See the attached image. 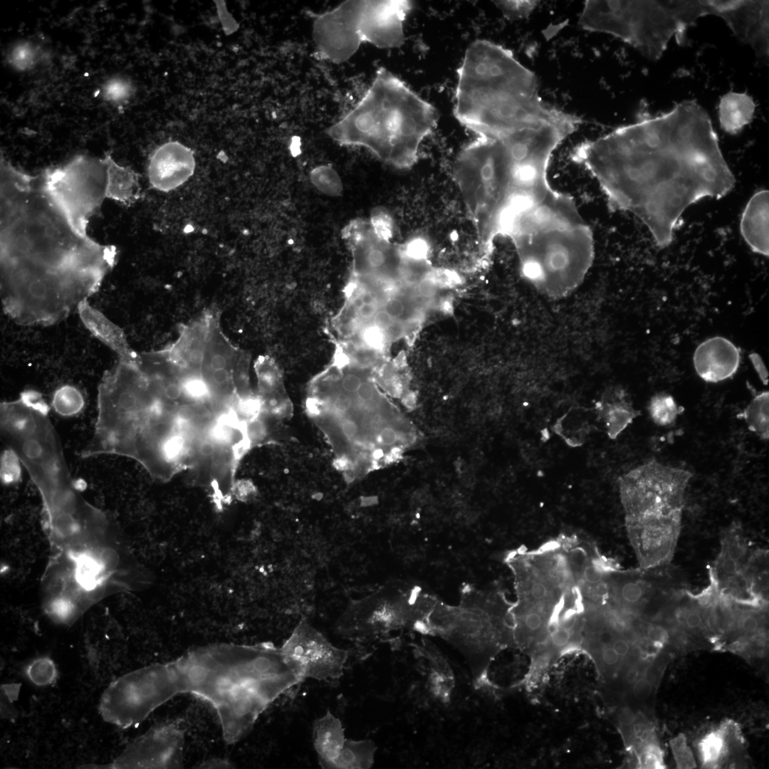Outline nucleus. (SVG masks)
Returning a JSON list of instances; mask_svg holds the SVG:
<instances>
[{"mask_svg":"<svg viewBox=\"0 0 769 769\" xmlns=\"http://www.w3.org/2000/svg\"><path fill=\"white\" fill-rule=\"evenodd\" d=\"M573 162L597 181L610 208L629 212L659 248L673 241L684 211L704 198L720 199L735 177L706 110L695 100L636 120L577 145Z\"/></svg>","mask_w":769,"mask_h":769,"instance_id":"f257e3e1","label":"nucleus"},{"mask_svg":"<svg viewBox=\"0 0 769 769\" xmlns=\"http://www.w3.org/2000/svg\"><path fill=\"white\" fill-rule=\"evenodd\" d=\"M150 671L162 705L183 693L201 698L216 711L229 744L250 731L280 691V661L267 643L208 645Z\"/></svg>","mask_w":769,"mask_h":769,"instance_id":"f03ea898","label":"nucleus"},{"mask_svg":"<svg viewBox=\"0 0 769 769\" xmlns=\"http://www.w3.org/2000/svg\"><path fill=\"white\" fill-rule=\"evenodd\" d=\"M116 260L115 246L95 239L1 252L3 310L19 325H55L99 290Z\"/></svg>","mask_w":769,"mask_h":769,"instance_id":"7ed1b4c3","label":"nucleus"},{"mask_svg":"<svg viewBox=\"0 0 769 769\" xmlns=\"http://www.w3.org/2000/svg\"><path fill=\"white\" fill-rule=\"evenodd\" d=\"M457 75L454 115L478 136L501 137L571 115L544 100L534 73L493 42L471 43Z\"/></svg>","mask_w":769,"mask_h":769,"instance_id":"20e7f679","label":"nucleus"},{"mask_svg":"<svg viewBox=\"0 0 769 769\" xmlns=\"http://www.w3.org/2000/svg\"><path fill=\"white\" fill-rule=\"evenodd\" d=\"M508 236L516 249L523 276L549 298L572 293L593 263L592 231L573 199L558 191L519 219Z\"/></svg>","mask_w":769,"mask_h":769,"instance_id":"39448f33","label":"nucleus"},{"mask_svg":"<svg viewBox=\"0 0 769 769\" xmlns=\"http://www.w3.org/2000/svg\"><path fill=\"white\" fill-rule=\"evenodd\" d=\"M437 119L431 104L380 68L361 100L328 134L340 144L365 147L392 165L408 167Z\"/></svg>","mask_w":769,"mask_h":769,"instance_id":"423d86ee","label":"nucleus"},{"mask_svg":"<svg viewBox=\"0 0 769 769\" xmlns=\"http://www.w3.org/2000/svg\"><path fill=\"white\" fill-rule=\"evenodd\" d=\"M693 473L650 459L618 479L630 543L643 570L673 558Z\"/></svg>","mask_w":769,"mask_h":769,"instance_id":"0eeeda50","label":"nucleus"},{"mask_svg":"<svg viewBox=\"0 0 769 769\" xmlns=\"http://www.w3.org/2000/svg\"><path fill=\"white\" fill-rule=\"evenodd\" d=\"M454 174L480 241L487 247L533 205L520 183V163L502 138L478 136L459 154Z\"/></svg>","mask_w":769,"mask_h":769,"instance_id":"6e6552de","label":"nucleus"},{"mask_svg":"<svg viewBox=\"0 0 769 769\" xmlns=\"http://www.w3.org/2000/svg\"><path fill=\"white\" fill-rule=\"evenodd\" d=\"M708 15L704 1H585L578 24L609 34L646 58L659 60L669 41L685 42L687 30Z\"/></svg>","mask_w":769,"mask_h":769,"instance_id":"1a4fd4ad","label":"nucleus"},{"mask_svg":"<svg viewBox=\"0 0 769 769\" xmlns=\"http://www.w3.org/2000/svg\"><path fill=\"white\" fill-rule=\"evenodd\" d=\"M15 451L38 488L50 525L88 522L96 509L73 488L55 431H38L23 437Z\"/></svg>","mask_w":769,"mask_h":769,"instance_id":"9d476101","label":"nucleus"},{"mask_svg":"<svg viewBox=\"0 0 769 769\" xmlns=\"http://www.w3.org/2000/svg\"><path fill=\"white\" fill-rule=\"evenodd\" d=\"M38 174L51 200L77 229L88 232L90 217L106 199L104 158L77 155Z\"/></svg>","mask_w":769,"mask_h":769,"instance_id":"9b49d317","label":"nucleus"},{"mask_svg":"<svg viewBox=\"0 0 769 769\" xmlns=\"http://www.w3.org/2000/svg\"><path fill=\"white\" fill-rule=\"evenodd\" d=\"M490 599L468 600L459 607L434 605L424 621L425 631L443 637L464 655L475 681L483 680L494 633Z\"/></svg>","mask_w":769,"mask_h":769,"instance_id":"f8f14e48","label":"nucleus"},{"mask_svg":"<svg viewBox=\"0 0 769 769\" xmlns=\"http://www.w3.org/2000/svg\"><path fill=\"white\" fill-rule=\"evenodd\" d=\"M401 595H374L352 601L338 617L335 628L351 639L370 638L413 625L424 618L416 606Z\"/></svg>","mask_w":769,"mask_h":769,"instance_id":"ddd939ff","label":"nucleus"},{"mask_svg":"<svg viewBox=\"0 0 769 769\" xmlns=\"http://www.w3.org/2000/svg\"><path fill=\"white\" fill-rule=\"evenodd\" d=\"M281 647L303 679L331 681L343 674L347 652L333 645L305 619Z\"/></svg>","mask_w":769,"mask_h":769,"instance_id":"4468645a","label":"nucleus"},{"mask_svg":"<svg viewBox=\"0 0 769 769\" xmlns=\"http://www.w3.org/2000/svg\"><path fill=\"white\" fill-rule=\"evenodd\" d=\"M184 730L180 721L150 728L130 743L107 768H174L182 763Z\"/></svg>","mask_w":769,"mask_h":769,"instance_id":"2eb2a0df","label":"nucleus"},{"mask_svg":"<svg viewBox=\"0 0 769 769\" xmlns=\"http://www.w3.org/2000/svg\"><path fill=\"white\" fill-rule=\"evenodd\" d=\"M362 1H344L314 18L312 37L320 57L340 63L356 53L362 43L359 29Z\"/></svg>","mask_w":769,"mask_h":769,"instance_id":"dca6fc26","label":"nucleus"},{"mask_svg":"<svg viewBox=\"0 0 769 769\" xmlns=\"http://www.w3.org/2000/svg\"><path fill=\"white\" fill-rule=\"evenodd\" d=\"M708 15L721 18L742 43L755 56L768 60L769 55V1L706 0Z\"/></svg>","mask_w":769,"mask_h":769,"instance_id":"f3484780","label":"nucleus"},{"mask_svg":"<svg viewBox=\"0 0 769 769\" xmlns=\"http://www.w3.org/2000/svg\"><path fill=\"white\" fill-rule=\"evenodd\" d=\"M720 545L714 563L708 566L709 579L721 592L741 595L747 589L746 572L753 550H750L743 528L738 523H733L722 530Z\"/></svg>","mask_w":769,"mask_h":769,"instance_id":"a211bd4d","label":"nucleus"},{"mask_svg":"<svg viewBox=\"0 0 769 769\" xmlns=\"http://www.w3.org/2000/svg\"><path fill=\"white\" fill-rule=\"evenodd\" d=\"M412 8L410 1H363L359 23L362 43L380 48L401 46L404 22Z\"/></svg>","mask_w":769,"mask_h":769,"instance_id":"6ab92c4d","label":"nucleus"},{"mask_svg":"<svg viewBox=\"0 0 769 769\" xmlns=\"http://www.w3.org/2000/svg\"><path fill=\"white\" fill-rule=\"evenodd\" d=\"M196 162L193 151L177 141L158 147L150 158L147 175L151 186L160 192H169L186 182L194 174Z\"/></svg>","mask_w":769,"mask_h":769,"instance_id":"aec40b11","label":"nucleus"},{"mask_svg":"<svg viewBox=\"0 0 769 769\" xmlns=\"http://www.w3.org/2000/svg\"><path fill=\"white\" fill-rule=\"evenodd\" d=\"M740 360V352L736 346L720 336L701 342L693 356L696 373L708 382H718L733 377L738 369Z\"/></svg>","mask_w":769,"mask_h":769,"instance_id":"412c9836","label":"nucleus"},{"mask_svg":"<svg viewBox=\"0 0 769 769\" xmlns=\"http://www.w3.org/2000/svg\"><path fill=\"white\" fill-rule=\"evenodd\" d=\"M594 412L610 439H616L640 414L626 390L618 386L607 388L595 403Z\"/></svg>","mask_w":769,"mask_h":769,"instance_id":"4be33fe9","label":"nucleus"},{"mask_svg":"<svg viewBox=\"0 0 769 769\" xmlns=\"http://www.w3.org/2000/svg\"><path fill=\"white\" fill-rule=\"evenodd\" d=\"M769 192L754 194L743 212L740 229L742 236L755 253L768 256Z\"/></svg>","mask_w":769,"mask_h":769,"instance_id":"5701e85b","label":"nucleus"},{"mask_svg":"<svg viewBox=\"0 0 769 769\" xmlns=\"http://www.w3.org/2000/svg\"><path fill=\"white\" fill-rule=\"evenodd\" d=\"M652 594V586L641 575L619 570L609 577L607 600L624 610H634L647 602Z\"/></svg>","mask_w":769,"mask_h":769,"instance_id":"b1692460","label":"nucleus"},{"mask_svg":"<svg viewBox=\"0 0 769 769\" xmlns=\"http://www.w3.org/2000/svg\"><path fill=\"white\" fill-rule=\"evenodd\" d=\"M77 310L86 328L116 352L119 359L130 360L135 356L128 347L122 330L100 311L90 305L88 300L80 303Z\"/></svg>","mask_w":769,"mask_h":769,"instance_id":"393cba45","label":"nucleus"},{"mask_svg":"<svg viewBox=\"0 0 769 769\" xmlns=\"http://www.w3.org/2000/svg\"><path fill=\"white\" fill-rule=\"evenodd\" d=\"M345 740L341 721L330 711L314 721L313 745L322 768H329L339 755Z\"/></svg>","mask_w":769,"mask_h":769,"instance_id":"a878e982","label":"nucleus"},{"mask_svg":"<svg viewBox=\"0 0 769 769\" xmlns=\"http://www.w3.org/2000/svg\"><path fill=\"white\" fill-rule=\"evenodd\" d=\"M755 103L746 93L729 91L723 95L718 105L721 129L731 135L739 133L753 119Z\"/></svg>","mask_w":769,"mask_h":769,"instance_id":"bb28decb","label":"nucleus"},{"mask_svg":"<svg viewBox=\"0 0 769 769\" xmlns=\"http://www.w3.org/2000/svg\"><path fill=\"white\" fill-rule=\"evenodd\" d=\"M106 166V199L130 204L140 197L138 174L131 168L120 165L109 155L104 157Z\"/></svg>","mask_w":769,"mask_h":769,"instance_id":"cd10ccee","label":"nucleus"},{"mask_svg":"<svg viewBox=\"0 0 769 769\" xmlns=\"http://www.w3.org/2000/svg\"><path fill=\"white\" fill-rule=\"evenodd\" d=\"M735 726L728 721L706 734L698 743L701 765L704 768H721L730 750Z\"/></svg>","mask_w":769,"mask_h":769,"instance_id":"c85d7f7f","label":"nucleus"},{"mask_svg":"<svg viewBox=\"0 0 769 769\" xmlns=\"http://www.w3.org/2000/svg\"><path fill=\"white\" fill-rule=\"evenodd\" d=\"M376 750V745L371 740L346 738L339 755L330 765L329 768H370L375 762Z\"/></svg>","mask_w":769,"mask_h":769,"instance_id":"c756f323","label":"nucleus"},{"mask_svg":"<svg viewBox=\"0 0 769 769\" xmlns=\"http://www.w3.org/2000/svg\"><path fill=\"white\" fill-rule=\"evenodd\" d=\"M596 417L587 412L573 409L560 417L554 425V430L569 446H579L583 444L594 430L592 420Z\"/></svg>","mask_w":769,"mask_h":769,"instance_id":"7c9ffc66","label":"nucleus"},{"mask_svg":"<svg viewBox=\"0 0 769 769\" xmlns=\"http://www.w3.org/2000/svg\"><path fill=\"white\" fill-rule=\"evenodd\" d=\"M743 419L750 431L760 439L769 438V393L763 391L756 394L742 412L738 414Z\"/></svg>","mask_w":769,"mask_h":769,"instance_id":"2f4dec72","label":"nucleus"},{"mask_svg":"<svg viewBox=\"0 0 769 769\" xmlns=\"http://www.w3.org/2000/svg\"><path fill=\"white\" fill-rule=\"evenodd\" d=\"M649 414L652 422L659 427L672 425L681 413V409L672 396L666 393H657L648 404Z\"/></svg>","mask_w":769,"mask_h":769,"instance_id":"473e14b6","label":"nucleus"},{"mask_svg":"<svg viewBox=\"0 0 769 769\" xmlns=\"http://www.w3.org/2000/svg\"><path fill=\"white\" fill-rule=\"evenodd\" d=\"M52 405L55 411L61 416H73L83 409L84 399L76 387L64 385L55 392Z\"/></svg>","mask_w":769,"mask_h":769,"instance_id":"72a5a7b5","label":"nucleus"},{"mask_svg":"<svg viewBox=\"0 0 769 769\" xmlns=\"http://www.w3.org/2000/svg\"><path fill=\"white\" fill-rule=\"evenodd\" d=\"M26 673L32 683L40 686L53 684L58 676L56 664L46 656L32 661L27 666Z\"/></svg>","mask_w":769,"mask_h":769,"instance_id":"f704fd0d","label":"nucleus"},{"mask_svg":"<svg viewBox=\"0 0 769 769\" xmlns=\"http://www.w3.org/2000/svg\"><path fill=\"white\" fill-rule=\"evenodd\" d=\"M310 179L322 192L331 195H340L342 191L341 180L337 172L329 166H320L312 170Z\"/></svg>","mask_w":769,"mask_h":769,"instance_id":"c9c22d12","label":"nucleus"},{"mask_svg":"<svg viewBox=\"0 0 769 769\" xmlns=\"http://www.w3.org/2000/svg\"><path fill=\"white\" fill-rule=\"evenodd\" d=\"M39 59L36 46L28 42L14 46L9 53L8 61L11 66L19 70H26L36 65Z\"/></svg>","mask_w":769,"mask_h":769,"instance_id":"e433bc0d","label":"nucleus"},{"mask_svg":"<svg viewBox=\"0 0 769 769\" xmlns=\"http://www.w3.org/2000/svg\"><path fill=\"white\" fill-rule=\"evenodd\" d=\"M132 93V83L122 77L111 78L105 83L102 88L103 98L113 103H122L128 100Z\"/></svg>","mask_w":769,"mask_h":769,"instance_id":"4c0bfd02","label":"nucleus"},{"mask_svg":"<svg viewBox=\"0 0 769 769\" xmlns=\"http://www.w3.org/2000/svg\"><path fill=\"white\" fill-rule=\"evenodd\" d=\"M671 750L677 768H696L697 765L687 739L684 733H679L669 741Z\"/></svg>","mask_w":769,"mask_h":769,"instance_id":"58836bf2","label":"nucleus"},{"mask_svg":"<svg viewBox=\"0 0 769 769\" xmlns=\"http://www.w3.org/2000/svg\"><path fill=\"white\" fill-rule=\"evenodd\" d=\"M21 461L17 454L8 448L1 457V478L4 483L11 484L21 478Z\"/></svg>","mask_w":769,"mask_h":769,"instance_id":"ea45409f","label":"nucleus"},{"mask_svg":"<svg viewBox=\"0 0 769 769\" xmlns=\"http://www.w3.org/2000/svg\"><path fill=\"white\" fill-rule=\"evenodd\" d=\"M639 756V766L642 768H666L664 760V752L657 740H653L642 746Z\"/></svg>","mask_w":769,"mask_h":769,"instance_id":"a19ab883","label":"nucleus"},{"mask_svg":"<svg viewBox=\"0 0 769 769\" xmlns=\"http://www.w3.org/2000/svg\"><path fill=\"white\" fill-rule=\"evenodd\" d=\"M537 1H496V5L508 19H519L530 16L538 6Z\"/></svg>","mask_w":769,"mask_h":769,"instance_id":"79ce46f5","label":"nucleus"},{"mask_svg":"<svg viewBox=\"0 0 769 769\" xmlns=\"http://www.w3.org/2000/svg\"><path fill=\"white\" fill-rule=\"evenodd\" d=\"M645 638L659 650L669 640V632L661 624H649L645 629Z\"/></svg>","mask_w":769,"mask_h":769,"instance_id":"37998d69","label":"nucleus"},{"mask_svg":"<svg viewBox=\"0 0 769 769\" xmlns=\"http://www.w3.org/2000/svg\"><path fill=\"white\" fill-rule=\"evenodd\" d=\"M363 342L370 347L380 348L386 339L384 333L375 325L367 327L362 335Z\"/></svg>","mask_w":769,"mask_h":769,"instance_id":"c03bdc74","label":"nucleus"},{"mask_svg":"<svg viewBox=\"0 0 769 769\" xmlns=\"http://www.w3.org/2000/svg\"><path fill=\"white\" fill-rule=\"evenodd\" d=\"M634 696L641 701L648 699L652 692V684L646 677L637 680L632 689Z\"/></svg>","mask_w":769,"mask_h":769,"instance_id":"a18cd8bd","label":"nucleus"},{"mask_svg":"<svg viewBox=\"0 0 769 769\" xmlns=\"http://www.w3.org/2000/svg\"><path fill=\"white\" fill-rule=\"evenodd\" d=\"M383 310L395 320L404 314L405 307L401 299L394 297L386 301Z\"/></svg>","mask_w":769,"mask_h":769,"instance_id":"49530a36","label":"nucleus"},{"mask_svg":"<svg viewBox=\"0 0 769 769\" xmlns=\"http://www.w3.org/2000/svg\"><path fill=\"white\" fill-rule=\"evenodd\" d=\"M427 250L426 243L420 240H416L407 245L404 254L412 259L423 260L427 256Z\"/></svg>","mask_w":769,"mask_h":769,"instance_id":"de8ad7c7","label":"nucleus"},{"mask_svg":"<svg viewBox=\"0 0 769 769\" xmlns=\"http://www.w3.org/2000/svg\"><path fill=\"white\" fill-rule=\"evenodd\" d=\"M572 632L565 629L557 628L550 634V641L555 647H565L571 638Z\"/></svg>","mask_w":769,"mask_h":769,"instance_id":"09e8293b","label":"nucleus"},{"mask_svg":"<svg viewBox=\"0 0 769 769\" xmlns=\"http://www.w3.org/2000/svg\"><path fill=\"white\" fill-rule=\"evenodd\" d=\"M375 326L384 333L395 321L383 309L377 310L372 318Z\"/></svg>","mask_w":769,"mask_h":769,"instance_id":"8fccbe9b","label":"nucleus"},{"mask_svg":"<svg viewBox=\"0 0 769 769\" xmlns=\"http://www.w3.org/2000/svg\"><path fill=\"white\" fill-rule=\"evenodd\" d=\"M752 364L764 384H768V373L761 357L757 353L750 355Z\"/></svg>","mask_w":769,"mask_h":769,"instance_id":"3c124183","label":"nucleus"},{"mask_svg":"<svg viewBox=\"0 0 769 769\" xmlns=\"http://www.w3.org/2000/svg\"><path fill=\"white\" fill-rule=\"evenodd\" d=\"M617 719L621 725L629 726L634 723L636 717L631 708L624 706L618 711Z\"/></svg>","mask_w":769,"mask_h":769,"instance_id":"603ef678","label":"nucleus"},{"mask_svg":"<svg viewBox=\"0 0 769 769\" xmlns=\"http://www.w3.org/2000/svg\"><path fill=\"white\" fill-rule=\"evenodd\" d=\"M419 293L424 297H429L436 291V286L431 278H422L417 286Z\"/></svg>","mask_w":769,"mask_h":769,"instance_id":"864d4df0","label":"nucleus"},{"mask_svg":"<svg viewBox=\"0 0 769 769\" xmlns=\"http://www.w3.org/2000/svg\"><path fill=\"white\" fill-rule=\"evenodd\" d=\"M619 657L610 645L604 646L602 652V659L605 664L608 666L614 665L619 661Z\"/></svg>","mask_w":769,"mask_h":769,"instance_id":"5fc2aeb1","label":"nucleus"},{"mask_svg":"<svg viewBox=\"0 0 769 769\" xmlns=\"http://www.w3.org/2000/svg\"><path fill=\"white\" fill-rule=\"evenodd\" d=\"M162 394L164 398L173 401L181 396L182 390L179 385L171 383L163 388Z\"/></svg>","mask_w":769,"mask_h":769,"instance_id":"6e6d98bb","label":"nucleus"},{"mask_svg":"<svg viewBox=\"0 0 769 769\" xmlns=\"http://www.w3.org/2000/svg\"><path fill=\"white\" fill-rule=\"evenodd\" d=\"M216 451V444L214 441L206 440L203 441L199 446V452L202 456L204 457H211L214 455Z\"/></svg>","mask_w":769,"mask_h":769,"instance_id":"4d7b16f0","label":"nucleus"},{"mask_svg":"<svg viewBox=\"0 0 769 769\" xmlns=\"http://www.w3.org/2000/svg\"><path fill=\"white\" fill-rule=\"evenodd\" d=\"M226 364L225 357L221 355H214L211 360V367L214 370L224 369Z\"/></svg>","mask_w":769,"mask_h":769,"instance_id":"13d9d810","label":"nucleus"},{"mask_svg":"<svg viewBox=\"0 0 769 769\" xmlns=\"http://www.w3.org/2000/svg\"><path fill=\"white\" fill-rule=\"evenodd\" d=\"M229 377V373L226 370H215L213 374L214 380L218 384H223L226 382Z\"/></svg>","mask_w":769,"mask_h":769,"instance_id":"bf43d9fd","label":"nucleus"},{"mask_svg":"<svg viewBox=\"0 0 769 769\" xmlns=\"http://www.w3.org/2000/svg\"><path fill=\"white\" fill-rule=\"evenodd\" d=\"M188 390L193 395L200 396L204 393V389L202 383L199 382H193L189 384Z\"/></svg>","mask_w":769,"mask_h":769,"instance_id":"052dcab7","label":"nucleus"},{"mask_svg":"<svg viewBox=\"0 0 769 769\" xmlns=\"http://www.w3.org/2000/svg\"><path fill=\"white\" fill-rule=\"evenodd\" d=\"M189 358L192 362L196 365L201 364L204 359V354L200 350H193L189 354Z\"/></svg>","mask_w":769,"mask_h":769,"instance_id":"680f3d73","label":"nucleus"},{"mask_svg":"<svg viewBox=\"0 0 769 769\" xmlns=\"http://www.w3.org/2000/svg\"><path fill=\"white\" fill-rule=\"evenodd\" d=\"M582 598H583V595H582H582H581V596H580V598L578 599V600H577V602H575V603L574 605H572V606H570V607H572V606H574V605H577V604H579V602H582V601H583V600H584V599H582ZM568 608H569V607H568ZM568 608H567V609H568ZM563 613H564V612H563ZM561 616H562V615H561ZM558 622H559V621H558ZM558 624H557V625H550V627L548 626V632H553V630H555V629L556 628H558Z\"/></svg>","mask_w":769,"mask_h":769,"instance_id":"e2e57ef3","label":"nucleus"}]
</instances>
